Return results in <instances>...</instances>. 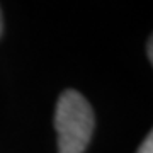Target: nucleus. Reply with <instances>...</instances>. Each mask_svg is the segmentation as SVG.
I'll list each match as a JSON object with an SVG mask.
<instances>
[{"mask_svg": "<svg viewBox=\"0 0 153 153\" xmlns=\"http://www.w3.org/2000/svg\"><path fill=\"white\" fill-rule=\"evenodd\" d=\"M0 34H2V10H0Z\"/></svg>", "mask_w": 153, "mask_h": 153, "instance_id": "4", "label": "nucleus"}, {"mask_svg": "<svg viewBox=\"0 0 153 153\" xmlns=\"http://www.w3.org/2000/svg\"><path fill=\"white\" fill-rule=\"evenodd\" d=\"M94 112L80 92L68 88L60 95L55 111L58 153H83L94 133Z\"/></svg>", "mask_w": 153, "mask_h": 153, "instance_id": "1", "label": "nucleus"}, {"mask_svg": "<svg viewBox=\"0 0 153 153\" xmlns=\"http://www.w3.org/2000/svg\"><path fill=\"white\" fill-rule=\"evenodd\" d=\"M146 55H148V60H150V63L153 65V34H152V38L148 39V44H146Z\"/></svg>", "mask_w": 153, "mask_h": 153, "instance_id": "3", "label": "nucleus"}, {"mask_svg": "<svg viewBox=\"0 0 153 153\" xmlns=\"http://www.w3.org/2000/svg\"><path fill=\"white\" fill-rule=\"evenodd\" d=\"M136 153H153V129L145 138V141L141 143V146H140V150Z\"/></svg>", "mask_w": 153, "mask_h": 153, "instance_id": "2", "label": "nucleus"}]
</instances>
